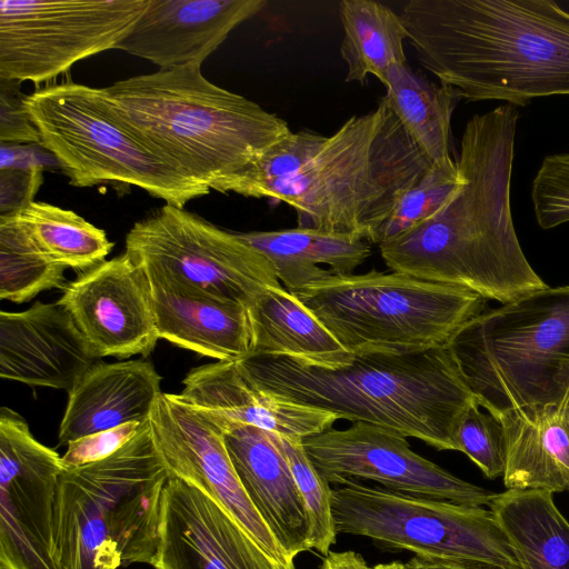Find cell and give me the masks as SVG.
Segmentation results:
<instances>
[{"label":"cell","instance_id":"obj_24","mask_svg":"<svg viewBox=\"0 0 569 569\" xmlns=\"http://www.w3.org/2000/svg\"><path fill=\"white\" fill-rule=\"evenodd\" d=\"M238 234L271 262L291 293L332 274H351L371 254L370 244L359 237L312 228Z\"/></svg>","mask_w":569,"mask_h":569},{"label":"cell","instance_id":"obj_7","mask_svg":"<svg viewBox=\"0 0 569 569\" xmlns=\"http://www.w3.org/2000/svg\"><path fill=\"white\" fill-rule=\"evenodd\" d=\"M169 477L150 423L111 456L64 469L58 490V569L152 565Z\"/></svg>","mask_w":569,"mask_h":569},{"label":"cell","instance_id":"obj_16","mask_svg":"<svg viewBox=\"0 0 569 569\" xmlns=\"http://www.w3.org/2000/svg\"><path fill=\"white\" fill-rule=\"evenodd\" d=\"M57 303L98 359L147 357L160 339L149 278L126 252L80 273Z\"/></svg>","mask_w":569,"mask_h":569},{"label":"cell","instance_id":"obj_25","mask_svg":"<svg viewBox=\"0 0 569 569\" xmlns=\"http://www.w3.org/2000/svg\"><path fill=\"white\" fill-rule=\"evenodd\" d=\"M248 316L250 351L247 358L292 357L308 365L331 367L343 363L349 353L328 329L281 286L262 291L248 306Z\"/></svg>","mask_w":569,"mask_h":569},{"label":"cell","instance_id":"obj_5","mask_svg":"<svg viewBox=\"0 0 569 569\" xmlns=\"http://www.w3.org/2000/svg\"><path fill=\"white\" fill-rule=\"evenodd\" d=\"M430 162L380 99L349 118L292 177L252 198L284 202L298 227L347 233L375 242L378 230Z\"/></svg>","mask_w":569,"mask_h":569},{"label":"cell","instance_id":"obj_38","mask_svg":"<svg viewBox=\"0 0 569 569\" xmlns=\"http://www.w3.org/2000/svg\"><path fill=\"white\" fill-rule=\"evenodd\" d=\"M20 82L0 79V143L40 144V136L20 91Z\"/></svg>","mask_w":569,"mask_h":569},{"label":"cell","instance_id":"obj_36","mask_svg":"<svg viewBox=\"0 0 569 569\" xmlns=\"http://www.w3.org/2000/svg\"><path fill=\"white\" fill-rule=\"evenodd\" d=\"M531 202L541 229L569 222V152L543 158L531 183Z\"/></svg>","mask_w":569,"mask_h":569},{"label":"cell","instance_id":"obj_30","mask_svg":"<svg viewBox=\"0 0 569 569\" xmlns=\"http://www.w3.org/2000/svg\"><path fill=\"white\" fill-rule=\"evenodd\" d=\"M8 216L51 260L80 273L106 261L113 248L104 230L72 210L33 201Z\"/></svg>","mask_w":569,"mask_h":569},{"label":"cell","instance_id":"obj_4","mask_svg":"<svg viewBox=\"0 0 569 569\" xmlns=\"http://www.w3.org/2000/svg\"><path fill=\"white\" fill-rule=\"evenodd\" d=\"M121 121L176 169L221 193L287 137L286 120L189 64L100 88Z\"/></svg>","mask_w":569,"mask_h":569},{"label":"cell","instance_id":"obj_8","mask_svg":"<svg viewBox=\"0 0 569 569\" xmlns=\"http://www.w3.org/2000/svg\"><path fill=\"white\" fill-rule=\"evenodd\" d=\"M351 353L445 347L487 300L401 272L332 274L292 293Z\"/></svg>","mask_w":569,"mask_h":569},{"label":"cell","instance_id":"obj_18","mask_svg":"<svg viewBox=\"0 0 569 569\" xmlns=\"http://www.w3.org/2000/svg\"><path fill=\"white\" fill-rule=\"evenodd\" d=\"M266 4L264 0H149L116 49L160 69L201 66L237 26Z\"/></svg>","mask_w":569,"mask_h":569},{"label":"cell","instance_id":"obj_1","mask_svg":"<svg viewBox=\"0 0 569 569\" xmlns=\"http://www.w3.org/2000/svg\"><path fill=\"white\" fill-rule=\"evenodd\" d=\"M517 107L466 123L456 163L463 183L419 226L379 244L395 272L453 284L505 305L547 287L521 249L510 203Z\"/></svg>","mask_w":569,"mask_h":569},{"label":"cell","instance_id":"obj_23","mask_svg":"<svg viewBox=\"0 0 569 569\" xmlns=\"http://www.w3.org/2000/svg\"><path fill=\"white\" fill-rule=\"evenodd\" d=\"M149 281L160 339L218 361L236 362L249 356L247 306L188 287Z\"/></svg>","mask_w":569,"mask_h":569},{"label":"cell","instance_id":"obj_27","mask_svg":"<svg viewBox=\"0 0 569 569\" xmlns=\"http://www.w3.org/2000/svg\"><path fill=\"white\" fill-rule=\"evenodd\" d=\"M490 509L506 531L521 569H569V521L552 493L507 489Z\"/></svg>","mask_w":569,"mask_h":569},{"label":"cell","instance_id":"obj_13","mask_svg":"<svg viewBox=\"0 0 569 569\" xmlns=\"http://www.w3.org/2000/svg\"><path fill=\"white\" fill-rule=\"evenodd\" d=\"M64 467L26 420L0 409V569H58L56 525Z\"/></svg>","mask_w":569,"mask_h":569},{"label":"cell","instance_id":"obj_19","mask_svg":"<svg viewBox=\"0 0 569 569\" xmlns=\"http://www.w3.org/2000/svg\"><path fill=\"white\" fill-rule=\"evenodd\" d=\"M204 413L221 430L229 457L250 502L293 562L299 553L311 549L310 526L280 436Z\"/></svg>","mask_w":569,"mask_h":569},{"label":"cell","instance_id":"obj_11","mask_svg":"<svg viewBox=\"0 0 569 569\" xmlns=\"http://www.w3.org/2000/svg\"><path fill=\"white\" fill-rule=\"evenodd\" d=\"M149 280L188 287L249 306L280 282L271 262L242 240L199 216L164 204L136 222L126 251Z\"/></svg>","mask_w":569,"mask_h":569},{"label":"cell","instance_id":"obj_34","mask_svg":"<svg viewBox=\"0 0 569 569\" xmlns=\"http://www.w3.org/2000/svg\"><path fill=\"white\" fill-rule=\"evenodd\" d=\"M326 139L311 130L290 132L243 172L229 192L252 198L260 188L292 177L318 153Z\"/></svg>","mask_w":569,"mask_h":569},{"label":"cell","instance_id":"obj_22","mask_svg":"<svg viewBox=\"0 0 569 569\" xmlns=\"http://www.w3.org/2000/svg\"><path fill=\"white\" fill-rule=\"evenodd\" d=\"M161 377L144 360L96 361L68 391L59 442H70L129 422L149 421Z\"/></svg>","mask_w":569,"mask_h":569},{"label":"cell","instance_id":"obj_20","mask_svg":"<svg viewBox=\"0 0 569 569\" xmlns=\"http://www.w3.org/2000/svg\"><path fill=\"white\" fill-rule=\"evenodd\" d=\"M100 359L70 315L40 301L19 312H0V378L69 391Z\"/></svg>","mask_w":569,"mask_h":569},{"label":"cell","instance_id":"obj_29","mask_svg":"<svg viewBox=\"0 0 569 569\" xmlns=\"http://www.w3.org/2000/svg\"><path fill=\"white\" fill-rule=\"evenodd\" d=\"M339 13L346 81L362 83L371 74L385 86L390 68L407 63L403 41L408 32L400 14L372 0H342Z\"/></svg>","mask_w":569,"mask_h":569},{"label":"cell","instance_id":"obj_40","mask_svg":"<svg viewBox=\"0 0 569 569\" xmlns=\"http://www.w3.org/2000/svg\"><path fill=\"white\" fill-rule=\"evenodd\" d=\"M40 144H10L0 143V168L8 167H44L48 158H54Z\"/></svg>","mask_w":569,"mask_h":569},{"label":"cell","instance_id":"obj_6","mask_svg":"<svg viewBox=\"0 0 569 569\" xmlns=\"http://www.w3.org/2000/svg\"><path fill=\"white\" fill-rule=\"evenodd\" d=\"M448 347L479 406L497 418L556 411L569 400V286L485 310Z\"/></svg>","mask_w":569,"mask_h":569},{"label":"cell","instance_id":"obj_43","mask_svg":"<svg viewBox=\"0 0 569 569\" xmlns=\"http://www.w3.org/2000/svg\"><path fill=\"white\" fill-rule=\"evenodd\" d=\"M375 567H376V569H407L405 563H401L398 561H392L389 563H380Z\"/></svg>","mask_w":569,"mask_h":569},{"label":"cell","instance_id":"obj_39","mask_svg":"<svg viewBox=\"0 0 569 569\" xmlns=\"http://www.w3.org/2000/svg\"><path fill=\"white\" fill-rule=\"evenodd\" d=\"M44 170V167L0 168V216L17 212L34 201Z\"/></svg>","mask_w":569,"mask_h":569},{"label":"cell","instance_id":"obj_28","mask_svg":"<svg viewBox=\"0 0 569 569\" xmlns=\"http://www.w3.org/2000/svg\"><path fill=\"white\" fill-rule=\"evenodd\" d=\"M381 100L393 112L425 158L442 163L451 157V118L459 91L429 80L407 63L392 66Z\"/></svg>","mask_w":569,"mask_h":569},{"label":"cell","instance_id":"obj_17","mask_svg":"<svg viewBox=\"0 0 569 569\" xmlns=\"http://www.w3.org/2000/svg\"><path fill=\"white\" fill-rule=\"evenodd\" d=\"M156 569H284L220 505L169 477L161 499Z\"/></svg>","mask_w":569,"mask_h":569},{"label":"cell","instance_id":"obj_14","mask_svg":"<svg viewBox=\"0 0 569 569\" xmlns=\"http://www.w3.org/2000/svg\"><path fill=\"white\" fill-rule=\"evenodd\" d=\"M302 443L328 483L367 480L393 492L470 507H490L498 495L456 477L412 451L402 435L375 425L352 422Z\"/></svg>","mask_w":569,"mask_h":569},{"label":"cell","instance_id":"obj_32","mask_svg":"<svg viewBox=\"0 0 569 569\" xmlns=\"http://www.w3.org/2000/svg\"><path fill=\"white\" fill-rule=\"evenodd\" d=\"M462 183L456 159L430 164L380 227L373 243L379 246L430 219L456 196Z\"/></svg>","mask_w":569,"mask_h":569},{"label":"cell","instance_id":"obj_15","mask_svg":"<svg viewBox=\"0 0 569 569\" xmlns=\"http://www.w3.org/2000/svg\"><path fill=\"white\" fill-rule=\"evenodd\" d=\"M149 423L170 477L209 496L272 560L284 569H295L244 492L219 427L179 393L164 392L156 400Z\"/></svg>","mask_w":569,"mask_h":569},{"label":"cell","instance_id":"obj_9","mask_svg":"<svg viewBox=\"0 0 569 569\" xmlns=\"http://www.w3.org/2000/svg\"><path fill=\"white\" fill-rule=\"evenodd\" d=\"M24 102L40 146L54 157L73 187L129 184L178 208L210 192L136 136L100 88L51 84L27 94Z\"/></svg>","mask_w":569,"mask_h":569},{"label":"cell","instance_id":"obj_2","mask_svg":"<svg viewBox=\"0 0 569 569\" xmlns=\"http://www.w3.org/2000/svg\"><path fill=\"white\" fill-rule=\"evenodd\" d=\"M400 17L420 64L467 101L569 96V11L555 1L411 0Z\"/></svg>","mask_w":569,"mask_h":569},{"label":"cell","instance_id":"obj_42","mask_svg":"<svg viewBox=\"0 0 569 569\" xmlns=\"http://www.w3.org/2000/svg\"><path fill=\"white\" fill-rule=\"evenodd\" d=\"M407 569H473L449 562L431 560L422 557L415 556L405 563Z\"/></svg>","mask_w":569,"mask_h":569},{"label":"cell","instance_id":"obj_41","mask_svg":"<svg viewBox=\"0 0 569 569\" xmlns=\"http://www.w3.org/2000/svg\"><path fill=\"white\" fill-rule=\"evenodd\" d=\"M319 569H376L355 551L329 552Z\"/></svg>","mask_w":569,"mask_h":569},{"label":"cell","instance_id":"obj_12","mask_svg":"<svg viewBox=\"0 0 569 569\" xmlns=\"http://www.w3.org/2000/svg\"><path fill=\"white\" fill-rule=\"evenodd\" d=\"M149 0H0V79L34 84L116 49Z\"/></svg>","mask_w":569,"mask_h":569},{"label":"cell","instance_id":"obj_37","mask_svg":"<svg viewBox=\"0 0 569 569\" xmlns=\"http://www.w3.org/2000/svg\"><path fill=\"white\" fill-rule=\"evenodd\" d=\"M149 427L147 422H129L117 428L96 432L70 442L67 451L61 457L64 469L82 467L100 461Z\"/></svg>","mask_w":569,"mask_h":569},{"label":"cell","instance_id":"obj_3","mask_svg":"<svg viewBox=\"0 0 569 569\" xmlns=\"http://www.w3.org/2000/svg\"><path fill=\"white\" fill-rule=\"evenodd\" d=\"M237 362L260 390L338 419L417 438L437 450H457V425L477 401L448 346L407 353L349 352L343 363L331 367L274 356Z\"/></svg>","mask_w":569,"mask_h":569},{"label":"cell","instance_id":"obj_21","mask_svg":"<svg viewBox=\"0 0 569 569\" xmlns=\"http://www.w3.org/2000/svg\"><path fill=\"white\" fill-rule=\"evenodd\" d=\"M179 396L191 406L223 420L284 437L306 438L332 428L338 417L291 402L253 386L239 363L217 361L191 369Z\"/></svg>","mask_w":569,"mask_h":569},{"label":"cell","instance_id":"obj_26","mask_svg":"<svg viewBox=\"0 0 569 569\" xmlns=\"http://www.w3.org/2000/svg\"><path fill=\"white\" fill-rule=\"evenodd\" d=\"M499 419L507 439L505 487L569 491V400L533 421L511 415Z\"/></svg>","mask_w":569,"mask_h":569},{"label":"cell","instance_id":"obj_31","mask_svg":"<svg viewBox=\"0 0 569 569\" xmlns=\"http://www.w3.org/2000/svg\"><path fill=\"white\" fill-rule=\"evenodd\" d=\"M67 268L46 256L8 214L0 216V298L16 303L64 287Z\"/></svg>","mask_w":569,"mask_h":569},{"label":"cell","instance_id":"obj_10","mask_svg":"<svg viewBox=\"0 0 569 569\" xmlns=\"http://www.w3.org/2000/svg\"><path fill=\"white\" fill-rule=\"evenodd\" d=\"M331 497L337 533L473 569H521L491 509L402 495L360 481L339 485Z\"/></svg>","mask_w":569,"mask_h":569},{"label":"cell","instance_id":"obj_33","mask_svg":"<svg viewBox=\"0 0 569 569\" xmlns=\"http://www.w3.org/2000/svg\"><path fill=\"white\" fill-rule=\"evenodd\" d=\"M280 443L305 503L310 526V548L328 555L338 535L332 515L330 483L310 461L301 438L280 436Z\"/></svg>","mask_w":569,"mask_h":569},{"label":"cell","instance_id":"obj_35","mask_svg":"<svg viewBox=\"0 0 569 569\" xmlns=\"http://www.w3.org/2000/svg\"><path fill=\"white\" fill-rule=\"evenodd\" d=\"M475 401L460 418L455 440L457 451L463 452L482 473L495 479L502 476L507 462V439L499 418L482 412Z\"/></svg>","mask_w":569,"mask_h":569}]
</instances>
